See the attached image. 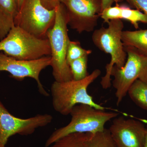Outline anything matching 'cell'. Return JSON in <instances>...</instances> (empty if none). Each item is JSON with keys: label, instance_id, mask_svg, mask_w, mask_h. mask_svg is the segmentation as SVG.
Instances as JSON below:
<instances>
[{"label": "cell", "instance_id": "cell-10", "mask_svg": "<svg viewBox=\"0 0 147 147\" xmlns=\"http://www.w3.org/2000/svg\"><path fill=\"white\" fill-rule=\"evenodd\" d=\"M51 57L45 56L33 60H21L7 56L0 52V72L7 71L13 79L22 81L26 77L34 79L37 83L39 92L42 95L49 96L39 79L43 69L51 65Z\"/></svg>", "mask_w": 147, "mask_h": 147}, {"label": "cell", "instance_id": "cell-22", "mask_svg": "<svg viewBox=\"0 0 147 147\" xmlns=\"http://www.w3.org/2000/svg\"><path fill=\"white\" fill-rule=\"evenodd\" d=\"M130 5L144 11L147 16V0H126Z\"/></svg>", "mask_w": 147, "mask_h": 147}, {"label": "cell", "instance_id": "cell-12", "mask_svg": "<svg viewBox=\"0 0 147 147\" xmlns=\"http://www.w3.org/2000/svg\"><path fill=\"white\" fill-rule=\"evenodd\" d=\"M121 39L124 46L134 47L147 56V29L123 31Z\"/></svg>", "mask_w": 147, "mask_h": 147}, {"label": "cell", "instance_id": "cell-28", "mask_svg": "<svg viewBox=\"0 0 147 147\" xmlns=\"http://www.w3.org/2000/svg\"></svg>", "mask_w": 147, "mask_h": 147}, {"label": "cell", "instance_id": "cell-19", "mask_svg": "<svg viewBox=\"0 0 147 147\" xmlns=\"http://www.w3.org/2000/svg\"><path fill=\"white\" fill-rule=\"evenodd\" d=\"M18 9V0H0V10L13 21Z\"/></svg>", "mask_w": 147, "mask_h": 147}, {"label": "cell", "instance_id": "cell-1", "mask_svg": "<svg viewBox=\"0 0 147 147\" xmlns=\"http://www.w3.org/2000/svg\"><path fill=\"white\" fill-rule=\"evenodd\" d=\"M100 74V69H96L82 80L53 82L50 92L54 110L63 116L69 115L73 107L80 104H86L100 110H107L108 108L95 102L87 91L90 85Z\"/></svg>", "mask_w": 147, "mask_h": 147}, {"label": "cell", "instance_id": "cell-18", "mask_svg": "<svg viewBox=\"0 0 147 147\" xmlns=\"http://www.w3.org/2000/svg\"><path fill=\"white\" fill-rule=\"evenodd\" d=\"M92 53V50L83 48L79 41L70 40L67 51V62L69 65V64L74 61L84 56H88Z\"/></svg>", "mask_w": 147, "mask_h": 147}, {"label": "cell", "instance_id": "cell-23", "mask_svg": "<svg viewBox=\"0 0 147 147\" xmlns=\"http://www.w3.org/2000/svg\"><path fill=\"white\" fill-rule=\"evenodd\" d=\"M42 4L46 8L53 9L60 4L63 3L65 0H41Z\"/></svg>", "mask_w": 147, "mask_h": 147}, {"label": "cell", "instance_id": "cell-15", "mask_svg": "<svg viewBox=\"0 0 147 147\" xmlns=\"http://www.w3.org/2000/svg\"><path fill=\"white\" fill-rule=\"evenodd\" d=\"M119 19L129 21L136 29L139 28V22L147 24V16L146 14L140 10L131 9L125 5H121Z\"/></svg>", "mask_w": 147, "mask_h": 147}, {"label": "cell", "instance_id": "cell-16", "mask_svg": "<svg viewBox=\"0 0 147 147\" xmlns=\"http://www.w3.org/2000/svg\"><path fill=\"white\" fill-rule=\"evenodd\" d=\"M88 147H116L109 129L90 134Z\"/></svg>", "mask_w": 147, "mask_h": 147}, {"label": "cell", "instance_id": "cell-26", "mask_svg": "<svg viewBox=\"0 0 147 147\" xmlns=\"http://www.w3.org/2000/svg\"><path fill=\"white\" fill-rule=\"evenodd\" d=\"M144 147H147V129L146 132V137H145L144 144Z\"/></svg>", "mask_w": 147, "mask_h": 147}, {"label": "cell", "instance_id": "cell-2", "mask_svg": "<svg viewBox=\"0 0 147 147\" xmlns=\"http://www.w3.org/2000/svg\"><path fill=\"white\" fill-rule=\"evenodd\" d=\"M96 109L86 104L75 105L70 114L71 120L65 126L53 131L46 140L45 147L69 134L88 133L94 134L105 129V124L119 115L115 112Z\"/></svg>", "mask_w": 147, "mask_h": 147}, {"label": "cell", "instance_id": "cell-24", "mask_svg": "<svg viewBox=\"0 0 147 147\" xmlns=\"http://www.w3.org/2000/svg\"><path fill=\"white\" fill-rule=\"evenodd\" d=\"M121 0H101V12L105 9L112 6L113 3L117 2Z\"/></svg>", "mask_w": 147, "mask_h": 147}, {"label": "cell", "instance_id": "cell-21", "mask_svg": "<svg viewBox=\"0 0 147 147\" xmlns=\"http://www.w3.org/2000/svg\"><path fill=\"white\" fill-rule=\"evenodd\" d=\"M14 25L13 21L5 16L0 10V40L3 39Z\"/></svg>", "mask_w": 147, "mask_h": 147}, {"label": "cell", "instance_id": "cell-7", "mask_svg": "<svg viewBox=\"0 0 147 147\" xmlns=\"http://www.w3.org/2000/svg\"><path fill=\"white\" fill-rule=\"evenodd\" d=\"M55 9H49L41 0H25L13 24L38 38H47V33L55 23Z\"/></svg>", "mask_w": 147, "mask_h": 147}, {"label": "cell", "instance_id": "cell-17", "mask_svg": "<svg viewBox=\"0 0 147 147\" xmlns=\"http://www.w3.org/2000/svg\"><path fill=\"white\" fill-rule=\"evenodd\" d=\"M88 57L84 56L74 61L69 64L73 80L75 81L82 80L89 75L87 71Z\"/></svg>", "mask_w": 147, "mask_h": 147}, {"label": "cell", "instance_id": "cell-27", "mask_svg": "<svg viewBox=\"0 0 147 147\" xmlns=\"http://www.w3.org/2000/svg\"></svg>", "mask_w": 147, "mask_h": 147}, {"label": "cell", "instance_id": "cell-14", "mask_svg": "<svg viewBox=\"0 0 147 147\" xmlns=\"http://www.w3.org/2000/svg\"><path fill=\"white\" fill-rule=\"evenodd\" d=\"M127 94L136 105L147 111L146 83L137 79L129 88Z\"/></svg>", "mask_w": 147, "mask_h": 147}, {"label": "cell", "instance_id": "cell-4", "mask_svg": "<svg viewBox=\"0 0 147 147\" xmlns=\"http://www.w3.org/2000/svg\"><path fill=\"white\" fill-rule=\"evenodd\" d=\"M108 24V28L102 27L94 30L92 37L94 45L111 57L110 62L105 67L106 73L100 82L104 89L111 87V72L113 67L115 65L118 68H122L127 59V53L121 39L123 22L121 19H114Z\"/></svg>", "mask_w": 147, "mask_h": 147}, {"label": "cell", "instance_id": "cell-13", "mask_svg": "<svg viewBox=\"0 0 147 147\" xmlns=\"http://www.w3.org/2000/svg\"><path fill=\"white\" fill-rule=\"evenodd\" d=\"M90 133H74L60 138L48 147H88Z\"/></svg>", "mask_w": 147, "mask_h": 147}, {"label": "cell", "instance_id": "cell-20", "mask_svg": "<svg viewBox=\"0 0 147 147\" xmlns=\"http://www.w3.org/2000/svg\"><path fill=\"white\" fill-rule=\"evenodd\" d=\"M121 10V5H117L114 7H110L102 10L100 17L104 23H108L114 19H119L120 14Z\"/></svg>", "mask_w": 147, "mask_h": 147}, {"label": "cell", "instance_id": "cell-5", "mask_svg": "<svg viewBox=\"0 0 147 147\" xmlns=\"http://www.w3.org/2000/svg\"><path fill=\"white\" fill-rule=\"evenodd\" d=\"M1 52L21 60H33L51 54L47 38H38L15 25L0 41Z\"/></svg>", "mask_w": 147, "mask_h": 147}, {"label": "cell", "instance_id": "cell-9", "mask_svg": "<svg viewBox=\"0 0 147 147\" xmlns=\"http://www.w3.org/2000/svg\"><path fill=\"white\" fill-rule=\"evenodd\" d=\"M63 4L71 29L79 33L94 30L101 12V0H65Z\"/></svg>", "mask_w": 147, "mask_h": 147}, {"label": "cell", "instance_id": "cell-8", "mask_svg": "<svg viewBox=\"0 0 147 147\" xmlns=\"http://www.w3.org/2000/svg\"><path fill=\"white\" fill-rule=\"evenodd\" d=\"M50 114H38L28 119L16 117L11 114L0 100V147H5L8 139L16 134L28 136L37 129L52 123Z\"/></svg>", "mask_w": 147, "mask_h": 147}, {"label": "cell", "instance_id": "cell-3", "mask_svg": "<svg viewBox=\"0 0 147 147\" xmlns=\"http://www.w3.org/2000/svg\"><path fill=\"white\" fill-rule=\"evenodd\" d=\"M55 18L53 26L47 33V37L51 48V66L55 81L66 82L72 80L70 67L66 61L69 42L68 20L63 4L55 8Z\"/></svg>", "mask_w": 147, "mask_h": 147}, {"label": "cell", "instance_id": "cell-11", "mask_svg": "<svg viewBox=\"0 0 147 147\" xmlns=\"http://www.w3.org/2000/svg\"><path fill=\"white\" fill-rule=\"evenodd\" d=\"M108 129L116 147H144L147 128L139 121L117 117Z\"/></svg>", "mask_w": 147, "mask_h": 147}, {"label": "cell", "instance_id": "cell-6", "mask_svg": "<svg viewBox=\"0 0 147 147\" xmlns=\"http://www.w3.org/2000/svg\"><path fill=\"white\" fill-rule=\"evenodd\" d=\"M124 46L127 55L123 67H113L111 76L116 90L117 105H119L127 94L129 88L135 81L139 79L147 84V56L134 47Z\"/></svg>", "mask_w": 147, "mask_h": 147}, {"label": "cell", "instance_id": "cell-25", "mask_svg": "<svg viewBox=\"0 0 147 147\" xmlns=\"http://www.w3.org/2000/svg\"><path fill=\"white\" fill-rule=\"evenodd\" d=\"M24 1L25 0H18V8H19V9L21 7V6L24 2Z\"/></svg>", "mask_w": 147, "mask_h": 147}]
</instances>
